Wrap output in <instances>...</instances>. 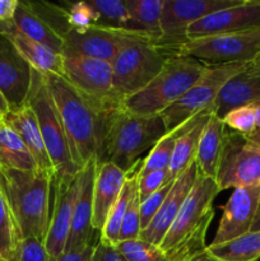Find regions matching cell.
<instances>
[{
	"label": "cell",
	"mask_w": 260,
	"mask_h": 261,
	"mask_svg": "<svg viewBox=\"0 0 260 261\" xmlns=\"http://www.w3.org/2000/svg\"><path fill=\"white\" fill-rule=\"evenodd\" d=\"M167 182H171L168 180V170L152 171L145 175H139L138 172V194H139L140 201L149 198L152 194L160 190Z\"/></svg>",
	"instance_id": "f35d334b"
},
{
	"label": "cell",
	"mask_w": 260,
	"mask_h": 261,
	"mask_svg": "<svg viewBox=\"0 0 260 261\" xmlns=\"http://www.w3.org/2000/svg\"><path fill=\"white\" fill-rule=\"evenodd\" d=\"M115 246L127 261H170L160 246L140 239L117 242Z\"/></svg>",
	"instance_id": "836d02e7"
},
{
	"label": "cell",
	"mask_w": 260,
	"mask_h": 261,
	"mask_svg": "<svg viewBox=\"0 0 260 261\" xmlns=\"http://www.w3.org/2000/svg\"><path fill=\"white\" fill-rule=\"evenodd\" d=\"M60 114L74 162L79 168L103 157L106 117L110 109L71 86L64 76L43 74Z\"/></svg>",
	"instance_id": "6da1fadb"
},
{
	"label": "cell",
	"mask_w": 260,
	"mask_h": 261,
	"mask_svg": "<svg viewBox=\"0 0 260 261\" xmlns=\"http://www.w3.org/2000/svg\"><path fill=\"white\" fill-rule=\"evenodd\" d=\"M226 129L227 126L223 122V119L217 116L212 110L211 116H209L203 134H201L195 157L199 175L203 177L216 180L219 160H221L222 149H223Z\"/></svg>",
	"instance_id": "cb8c5ba5"
},
{
	"label": "cell",
	"mask_w": 260,
	"mask_h": 261,
	"mask_svg": "<svg viewBox=\"0 0 260 261\" xmlns=\"http://www.w3.org/2000/svg\"><path fill=\"white\" fill-rule=\"evenodd\" d=\"M14 24L31 40L51 48L59 54L64 53V38L42 17L37 14L25 2H19L14 15Z\"/></svg>",
	"instance_id": "484cf974"
},
{
	"label": "cell",
	"mask_w": 260,
	"mask_h": 261,
	"mask_svg": "<svg viewBox=\"0 0 260 261\" xmlns=\"http://www.w3.org/2000/svg\"><path fill=\"white\" fill-rule=\"evenodd\" d=\"M14 27H15V24L13 25V27H9V25H7V24H4V23L0 22V33L5 35V33L10 32V31H12Z\"/></svg>",
	"instance_id": "681fc988"
},
{
	"label": "cell",
	"mask_w": 260,
	"mask_h": 261,
	"mask_svg": "<svg viewBox=\"0 0 260 261\" xmlns=\"http://www.w3.org/2000/svg\"><path fill=\"white\" fill-rule=\"evenodd\" d=\"M97 163H98L97 160H91L79 171L81 185H79L78 198L74 208L73 221H71V228L65 251L79 249L88 244H96L93 242V233L96 231L92 226V218H93V186Z\"/></svg>",
	"instance_id": "d6986e66"
},
{
	"label": "cell",
	"mask_w": 260,
	"mask_h": 261,
	"mask_svg": "<svg viewBox=\"0 0 260 261\" xmlns=\"http://www.w3.org/2000/svg\"><path fill=\"white\" fill-rule=\"evenodd\" d=\"M208 68V64L195 59L167 56L154 79L142 91L122 99L120 106L137 115H160L191 88Z\"/></svg>",
	"instance_id": "5b68a950"
},
{
	"label": "cell",
	"mask_w": 260,
	"mask_h": 261,
	"mask_svg": "<svg viewBox=\"0 0 260 261\" xmlns=\"http://www.w3.org/2000/svg\"><path fill=\"white\" fill-rule=\"evenodd\" d=\"M25 102L35 112L55 177H74L78 175L81 168L74 162L69 139L45 75L33 69Z\"/></svg>",
	"instance_id": "8992f818"
},
{
	"label": "cell",
	"mask_w": 260,
	"mask_h": 261,
	"mask_svg": "<svg viewBox=\"0 0 260 261\" xmlns=\"http://www.w3.org/2000/svg\"><path fill=\"white\" fill-rule=\"evenodd\" d=\"M17 261H50L45 241L37 237H24L20 242Z\"/></svg>",
	"instance_id": "ab89813d"
},
{
	"label": "cell",
	"mask_w": 260,
	"mask_h": 261,
	"mask_svg": "<svg viewBox=\"0 0 260 261\" xmlns=\"http://www.w3.org/2000/svg\"><path fill=\"white\" fill-rule=\"evenodd\" d=\"M63 55V76L71 86L105 106L120 105L112 86L111 63L78 54L65 53Z\"/></svg>",
	"instance_id": "7c38bea8"
},
{
	"label": "cell",
	"mask_w": 260,
	"mask_h": 261,
	"mask_svg": "<svg viewBox=\"0 0 260 261\" xmlns=\"http://www.w3.org/2000/svg\"><path fill=\"white\" fill-rule=\"evenodd\" d=\"M0 121H2V119H0Z\"/></svg>",
	"instance_id": "f5cc1de1"
},
{
	"label": "cell",
	"mask_w": 260,
	"mask_h": 261,
	"mask_svg": "<svg viewBox=\"0 0 260 261\" xmlns=\"http://www.w3.org/2000/svg\"><path fill=\"white\" fill-rule=\"evenodd\" d=\"M211 114L212 109H208L186 122L183 134L176 142L175 152L168 166V180L171 182H173L184 171L188 170L191 163L195 162L199 142Z\"/></svg>",
	"instance_id": "603a6c76"
},
{
	"label": "cell",
	"mask_w": 260,
	"mask_h": 261,
	"mask_svg": "<svg viewBox=\"0 0 260 261\" xmlns=\"http://www.w3.org/2000/svg\"><path fill=\"white\" fill-rule=\"evenodd\" d=\"M166 133L160 115H137L117 105L107 112L102 161L132 172L143 153L152 149Z\"/></svg>",
	"instance_id": "277c9868"
},
{
	"label": "cell",
	"mask_w": 260,
	"mask_h": 261,
	"mask_svg": "<svg viewBox=\"0 0 260 261\" xmlns=\"http://www.w3.org/2000/svg\"><path fill=\"white\" fill-rule=\"evenodd\" d=\"M255 106V112H256V130H260V102L254 103Z\"/></svg>",
	"instance_id": "c3c4849f"
},
{
	"label": "cell",
	"mask_w": 260,
	"mask_h": 261,
	"mask_svg": "<svg viewBox=\"0 0 260 261\" xmlns=\"http://www.w3.org/2000/svg\"><path fill=\"white\" fill-rule=\"evenodd\" d=\"M126 180L127 173L117 166L106 162V161H101L97 163L93 186L92 226H93L94 231L98 233H101L107 217H109L112 206L119 199Z\"/></svg>",
	"instance_id": "ffe728a7"
},
{
	"label": "cell",
	"mask_w": 260,
	"mask_h": 261,
	"mask_svg": "<svg viewBox=\"0 0 260 261\" xmlns=\"http://www.w3.org/2000/svg\"><path fill=\"white\" fill-rule=\"evenodd\" d=\"M2 121L7 124L10 129L14 130L18 137L22 139V142L24 143V145L35 158L38 170L42 172L51 173L55 177L53 163H51L50 155L46 149L40 126H38V121L30 105L25 102L19 109L10 110L8 114L2 117Z\"/></svg>",
	"instance_id": "44dd1931"
},
{
	"label": "cell",
	"mask_w": 260,
	"mask_h": 261,
	"mask_svg": "<svg viewBox=\"0 0 260 261\" xmlns=\"http://www.w3.org/2000/svg\"><path fill=\"white\" fill-rule=\"evenodd\" d=\"M160 50L166 56L191 58L208 65L252 63L260 54V27L186 40L177 45L162 46Z\"/></svg>",
	"instance_id": "52a82bcc"
},
{
	"label": "cell",
	"mask_w": 260,
	"mask_h": 261,
	"mask_svg": "<svg viewBox=\"0 0 260 261\" xmlns=\"http://www.w3.org/2000/svg\"><path fill=\"white\" fill-rule=\"evenodd\" d=\"M241 0H165L162 40L155 46H172L186 41V30L201 18L239 4Z\"/></svg>",
	"instance_id": "4fadbf2b"
},
{
	"label": "cell",
	"mask_w": 260,
	"mask_h": 261,
	"mask_svg": "<svg viewBox=\"0 0 260 261\" xmlns=\"http://www.w3.org/2000/svg\"><path fill=\"white\" fill-rule=\"evenodd\" d=\"M91 261H127L120 254L119 250L115 245L105 244L102 241H97L94 246L93 255H92Z\"/></svg>",
	"instance_id": "60d3db41"
},
{
	"label": "cell",
	"mask_w": 260,
	"mask_h": 261,
	"mask_svg": "<svg viewBox=\"0 0 260 261\" xmlns=\"http://www.w3.org/2000/svg\"><path fill=\"white\" fill-rule=\"evenodd\" d=\"M199 177V171L196 163H191L190 167L184 171L172 184L170 193L166 196L162 206L160 208L158 213L152 219L148 227L142 229L139 239L149 244L160 246L162 240L165 239L166 233L171 228L172 223L175 222L176 217L180 213L184 203L188 199L191 189L195 185Z\"/></svg>",
	"instance_id": "ac0fdd59"
},
{
	"label": "cell",
	"mask_w": 260,
	"mask_h": 261,
	"mask_svg": "<svg viewBox=\"0 0 260 261\" xmlns=\"http://www.w3.org/2000/svg\"><path fill=\"white\" fill-rule=\"evenodd\" d=\"M138 190V171L127 173V180L125 182L124 189H122L121 194H120L119 199L112 206L111 212H110L109 217L106 219L103 228H102L101 233H99V241L105 242L109 245H116L119 242L120 229H121L122 219H124L125 213H126L127 205H129L130 200H132L133 195L135 191Z\"/></svg>",
	"instance_id": "f546056e"
},
{
	"label": "cell",
	"mask_w": 260,
	"mask_h": 261,
	"mask_svg": "<svg viewBox=\"0 0 260 261\" xmlns=\"http://www.w3.org/2000/svg\"><path fill=\"white\" fill-rule=\"evenodd\" d=\"M81 177H55L53 184V205L45 246L50 261H55L65 251L73 221L74 208L79 193Z\"/></svg>",
	"instance_id": "5bb4252c"
},
{
	"label": "cell",
	"mask_w": 260,
	"mask_h": 261,
	"mask_svg": "<svg viewBox=\"0 0 260 261\" xmlns=\"http://www.w3.org/2000/svg\"><path fill=\"white\" fill-rule=\"evenodd\" d=\"M54 175L42 171L0 168V188L19 226L22 237L46 241L53 205Z\"/></svg>",
	"instance_id": "7a4b0ae2"
},
{
	"label": "cell",
	"mask_w": 260,
	"mask_h": 261,
	"mask_svg": "<svg viewBox=\"0 0 260 261\" xmlns=\"http://www.w3.org/2000/svg\"><path fill=\"white\" fill-rule=\"evenodd\" d=\"M221 193L216 180L199 175L180 213L160 247L170 261H189L206 249V233L214 217L213 201Z\"/></svg>",
	"instance_id": "3957f363"
},
{
	"label": "cell",
	"mask_w": 260,
	"mask_h": 261,
	"mask_svg": "<svg viewBox=\"0 0 260 261\" xmlns=\"http://www.w3.org/2000/svg\"><path fill=\"white\" fill-rule=\"evenodd\" d=\"M260 102V71L250 64L244 71L229 79L218 97L214 101L212 110L217 116L223 119L229 111L237 107L247 106Z\"/></svg>",
	"instance_id": "7402d4cb"
},
{
	"label": "cell",
	"mask_w": 260,
	"mask_h": 261,
	"mask_svg": "<svg viewBox=\"0 0 260 261\" xmlns=\"http://www.w3.org/2000/svg\"><path fill=\"white\" fill-rule=\"evenodd\" d=\"M0 168L25 172L40 171L22 139L3 121H0Z\"/></svg>",
	"instance_id": "4316f807"
},
{
	"label": "cell",
	"mask_w": 260,
	"mask_h": 261,
	"mask_svg": "<svg viewBox=\"0 0 260 261\" xmlns=\"http://www.w3.org/2000/svg\"><path fill=\"white\" fill-rule=\"evenodd\" d=\"M8 112H9V106H8L7 99H5L2 91H0V119H2L5 114H8Z\"/></svg>",
	"instance_id": "f6af8a7d"
},
{
	"label": "cell",
	"mask_w": 260,
	"mask_h": 261,
	"mask_svg": "<svg viewBox=\"0 0 260 261\" xmlns=\"http://www.w3.org/2000/svg\"><path fill=\"white\" fill-rule=\"evenodd\" d=\"M32 68L20 56L9 38L0 33V91L10 110L22 107L27 101Z\"/></svg>",
	"instance_id": "e0dca14e"
},
{
	"label": "cell",
	"mask_w": 260,
	"mask_h": 261,
	"mask_svg": "<svg viewBox=\"0 0 260 261\" xmlns=\"http://www.w3.org/2000/svg\"><path fill=\"white\" fill-rule=\"evenodd\" d=\"M249 138L250 140H251V142H254L255 144H257L260 147V130H256V132L255 133H252L251 135H249Z\"/></svg>",
	"instance_id": "7dc6e473"
},
{
	"label": "cell",
	"mask_w": 260,
	"mask_h": 261,
	"mask_svg": "<svg viewBox=\"0 0 260 261\" xmlns=\"http://www.w3.org/2000/svg\"><path fill=\"white\" fill-rule=\"evenodd\" d=\"M250 232H260V199H259V205H257L256 216H255L254 223H252Z\"/></svg>",
	"instance_id": "bcb514c9"
},
{
	"label": "cell",
	"mask_w": 260,
	"mask_h": 261,
	"mask_svg": "<svg viewBox=\"0 0 260 261\" xmlns=\"http://www.w3.org/2000/svg\"><path fill=\"white\" fill-rule=\"evenodd\" d=\"M89 4L96 12V25L116 30L138 31L130 18L125 0H89Z\"/></svg>",
	"instance_id": "1f68e13d"
},
{
	"label": "cell",
	"mask_w": 260,
	"mask_h": 261,
	"mask_svg": "<svg viewBox=\"0 0 260 261\" xmlns=\"http://www.w3.org/2000/svg\"><path fill=\"white\" fill-rule=\"evenodd\" d=\"M260 27V0H241L239 4L217 10L186 30V40L221 33L245 32Z\"/></svg>",
	"instance_id": "9a60e30c"
},
{
	"label": "cell",
	"mask_w": 260,
	"mask_h": 261,
	"mask_svg": "<svg viewBox=\"0 0 260 261\" xmlns=\"http://www.w3.org/2000/svg\"><path fill=\"white\" fill-rule=\"evenodd\" d=\"M172 184L173 182H167L160 190L155 191L149 198H147L145 200H143L140 203V224H142V229L148 227V224L152 222L155 214L158 213L160 208L162 206L163 201H165L166 196H167L171 188H172Z\"/></svg>",
	"instance_id": "74e56055"
},
{
	"label": "cell",
	"mask_w": 260,
	"mask_h": 261,
	"mask_svg": "<svg viewBox=\"0 0 260 261\" xmlns=\"http://www.w3.org/2000/svg\"><path fill=\"white\" fill-rule=\"evenodd\" d=\"M251 63H232L209 65L205 73L175 103L161 112L166 132H172L205 110L212 109L224 84L244 71Z\"/></svg>",
	"instance_id": "ba28073f"
},
{
	"label": "cell",
	"mask_w": 260,
	"mask_h": 261,
	"mask_svg": "<svg viewBox=\"0 0 260 261\" xmlns=\"http://www.w3.org/2000/svg\"><path fill=\"white\" fill-rule=\"evenodd\" d=\"M167 56L152 41H137L122 48L111 61L112 86L120 102L138 93L162 70Z\"/></svg>",
	"instance_id": "9c48e42d"
},
{
	"label": "cell",
	"mask_w": 260,
	"mask_h": 261,
	"mask_svg": "<svg viewBox=\"0 0 260 261\" xmlns=\"http://www.w3.org/2000/svg\"><path fill=\"white\" fill-rule=\"evenodd\" d=\"M18 4V0H0V22L13 27Z\"/></svg>",
	"instance_id": "7bdbcfd3"
},
{
	"label": "cell",
	"mask_w": 260,
	"mask_h": 261,
	"mask_svg": "<svg viewBox=\"0 0 260 261\" xmlns=\"http://www.w3.org/2000/svg\"><path fill=\"white\" fill-rule=\"evenodd\" d=\"M216 182L219 190L260 185V147L227 127Z\"/></svg>",
	"instance_id": "30bf717a"
},
{
	"label": "cell",
	"mask_w": 260,
	"mask_h": 261,
	"mask_svg": "<svg viewBox=\"0 0 260 261\" xmlns=\"http://www.w3.org/2000/svg\"><path fill=\"white\" fill-rule=\"evenodd\" d=\"M189 261H222V260L214 257L213 255L209 254V252L206 251V249H205V250H203L201 252H199L198 255H195L194 257H191V259Z\"/></svg>",
	"instance_id": "ee69618b"
},
{
	"label": "cell",
	"mask_w": 260,
	"mask_h": 261,
	"mask_svg": "<svg viewBox=\"0 0 260 261\" xmlns=\"http://www.w3.org/2000/svg\"><path fill=\"white\" fill-rule=\"evenodd\" d=\"M64 53L78 54L111 63L117 54L137 41H152L144 32L92 25L86 30H68L63 35Z\"/></svg>",
	"instance_id": "8fae6325"
},
{
	"label": "cell",
	"mask_w": 260,
	"mask_h": 261,
	"mask_svg": "<svg viewBox=\"0 0 260 261\" xmlns=\"http://www.w3.org/2000/svg\"><path fill=\"white\" fill-rule=\"evenodd\" d=\"M0 261H3V260H2V256H0Z\"/></svg>",
	"instance_id": "816d5d0a"
},
{
	"label": "cell",
	"mask_w": 260,
	"mask_h": 261,
	"mask_svg": "<svg viewBox=\"0 0 260 261\" xmlns=\"http://www.w3.org/2000/svg\"><path fill=\"white\" fill-rule=\"evenodd\" d=\"M10 42L14 45L18 53L28 63V65L36 71L42 74H55L63 76L64 55L59 54L36 41L23 35L17 27L5 33Z\"/></svg>",
	"instance_id": "d4e9b609"
},
{
	"label": "cell",
	"mask_w": 260,
	"mask_h": 261,
	"mask_svg": "<svg viewBox=\"0 0 260 261\" xmlns=\"http://www.w3.org/2000/svg\"><path fill=\"white\" fill-rule=\"evenodd\" d=\"M206 251L222 261H259L260 232H249L222 245H208Z\"/></svg>",
	"instance_id": "f1b7e54d"
},
{
	"label": "cell",
	"mask_w": 260,
	"mask_h": 261,
	"mask_svg": "<svg viewBox=\"0 0 260 261\" xmlns=\"http://www.w3.org/2000/svg\"><path fill=\"white\" fill-rule=\"evenodd\" d=\"M96 244H88L79 249L63 252V255L59 256L55 261H91Z\"/></svg>",
	"instance_id": "b9f144b4"
},
{
	"label": "cell",
	"mask_w": 260,
	"mask_h": 261,
	"mask_svg": "<svg viewBox=\"0 0 260 261\" xmlns=\"http://www.w3.org/2000/svg\"><path fill=\"white\" fill-rule=\"evenodd\" d=\"M65 10L68 30H86L97 24V15L89 2H76Z\"/></svg>",
	"instance_id": "d590c367"
},
{
	"label": "cell",
	"mask_w": 260,
	"mask_h": 261,
	"mask_svg": "<svg viewBox=\"0 0 260 261\" xmlns=\"http://www.w3.org/2000/svg\"><path fill=\"white\" fill-rule=\"evenodd\" d=\"M251 66H252V68H254V69H256V70L260 71V54H259V55H257V58L255 59L254 61H252Z\"/></svg>",
	"instance_id": "f907efd6"
},
{
	"label": "cell",
	"mask_w": 260,
	"mask_h": 261,
	"mask_svg": "<svg viewBox=\"0 0 260 261\" xmlns=\"http://www.w3.org/2000/svg\"><path fill=\"white\" fill-rule=\"evenodd\" d=\"M140 198L138 190L133 195L129 205H127L126 213L122 219L121 229H120L119 242L132 241V240L139 239L142 232V224H140Z\"/></svg>",
	"instance_id": "8d00e7d4"
},
{
	"label": "cell",
	"mask_w": 260,
	"mask_h": 261,
	"mask_svg": "<svg viewBox=\"0 0 260 261\" xmlns=\"http://www.w3.org/2000/svg\"><path fill=\"white\" fill-rule=\"evenodd\" d=\"M223 122L228 129L240 134L249 137L252 133L256 132V112L254 105L237 107L229 111L223 117Z\"/></svg>",
	"instance_id": "e575fe53"
},
{
	"label": "cell",
	"mask_w": 260,
	"mask_h": 261,
	"mask_svg": "<svg viewBox=\"0 0 260 261\" xmlns=\"http://www.w3.org/2000/svg\"><path fill=\"white\" fill-rule=\"evenodd\" d=\"M22 240L17 219L0 188V256L3 261H17Z\"/></svg>",
	"instance_id": "4dcf8cb0"
},
{
	"label": "cell",
	"mask_w": 260,
	"mask_h": 261,
	"mask_svg": "<svg viewBox=\"0 0 260 261\" xmlns=\"http://www.w3.org/2000/svg\"><path fill=\"white\" fill-rule=\"evenodd\" d=\"M259 199L260 185L233 189L223 206V214L211 245L226 244L249 233L256 216Z\"/></svg>",
	"instance_id": "2e32d148"
},
{
	"label": "cell",
	"mask_w": 260,
	"mask_h": 261,
	"mask_svg": "<svg viewBox=\"0 0 260 261\" xmlns=\"http://www.w3.org/2000/svg\"><path fill=\"white\" fill-rule=\"evenodd\" d=\"M165 0H125L130 18L138 31L157 45L162 40V10Z\"/></svg>",
	"instance_id": "83f0119b"
},
{
	"label": "cell",
	"mask_w": 260,
	"mask_h": 261,
	"mask_svg": "<svg viewBox=\"0 0 260 261\" xmlns=\"http://www.w3.org/2000/svg\"><path fill=\"white\" fill-rule=\"evenodd\" d=\"M185 126L186 124H184L183 126L177 127L172 132L166 133L158 140L157 144L149 150L147 157L142 160V166H139V171H138L139 175H145V173L157 170H168L173 152H175L176 142H177L178 137L183 134Z\"/></svg>",
	"instance_id": "d6a6232c"
}]
</instances>
